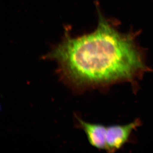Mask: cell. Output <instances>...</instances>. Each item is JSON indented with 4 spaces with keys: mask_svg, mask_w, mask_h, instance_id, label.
<instances>
[{
    "mask_svg": "<svg viewBox=\"0 0 153 153\" xmlns=\"http://www.w3.org/2000/svg\"><path fill=\"white\" fill-rule=\"evenodd\" d=\"M47 57L58 62L66 80L82 88L106 90L128 83L135 92L151 71L132 38L119 33L101 16L94 32L76 38L66 34Z\"/></svg>",
    "mask_w": 153,
    "mask_h": 153,
    "instance_id": "6da1fadb",
    "label": "cell"
},
{
    "mask_svg": "<svg viewBox=\"0 0 153 153\" xmlns=\"http://www.w3.org/2000/svg\"><path fill=\"white\" fill-rule=\"evenodd\" d=\"M139 118L125 125H114L106 126L105 132V151L114 153L121 149L130 139L134 131L142 126Z\"/></svg>",
    "mask_w": 153,
    "mask_h": 153,
    "instance_id": "7a4b0ae2",
    "label": "cell"
},
{
    "mask_svg": "<svg viewBox=\"0 0 153 153\" xmlns=\"http://www.w3.org/2000/svg\"><path fill=\"white\" fill-rule=\"evenodd\" d=\"M77 120L79 127L85 132L89 143L97 149L105 151L106 126L90 123L78 117Z\"/></svg>",
    "mask_w": 153,
    "mask_h": 153,
    "instance_id": "3957f363",
    "label": "cell"
}]
</instances>
